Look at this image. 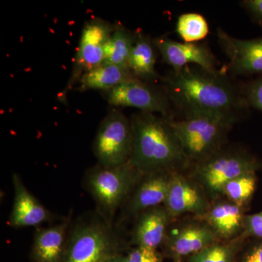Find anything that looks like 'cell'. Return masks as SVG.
Instances as JSON below:
<instances>
[{
    "mask_svg": "<svg viewBox=\"0 0 262 262\" xmlns=\"http://www.w3.org/2000/svg\"><path fill=\"white\" fill-rule=\"evenodd\" d=\"M211 203L204 189L187 172L173 174L163 204L173 220L186 215L203 216Z\"/></svg>",
    "mask_w": 262,
    "mask_h": 262,
    "instance_id": "7c38bea8",
    "label": "cell"
},
{
    "mask_svg": "<svg viewBox=\"0 0 262 262\" xmlns=\"http://www.w3.org/2000/svg\"><path fill=\"white\" fill-rule=\"evenodd\" d=\"M247 211L248 209L222 196L211 202L208 211L201 218L221 241H230L243 235Z\"/></svg>",
    "mask_w": 262,
    "mask_h": 262,
    "instance_id": "e0dca14e",
    "label": "cell"
},
{
    "mask_svg": "<svg viewBox=\"0 0 262 262\" xmlns=\"http://www.w3.org/2000/svg\"><path fill=\"white\" fill-rule=\"evenodd\" d=\"M177 32L184 42H199L209 34V26L199 13H184L177 20Z\"/></svg>",
    "mask_w": 262,
    "mask_h": 262,
    "instance_id": "cb8c5ba5",
    "label": "cell"
},
{
    "mask_svg": "<svg viewBox=\"0 0 262 262\" xmlns=\"http://www.w3.org/2000/svg\"><path fill=\"white\" fill-rule=\"evenodd\" d=\"M221 241L201 217L186 215L173 220L165 237L162 253L170 259L187 258L205 248Z\"/></svg>",
    "mask_w": 262,
    "mask_h": 262,
    "instance_id": "ba28073f",
    "label": "cell"
},
{
    "mask_svg": "<svg viewBox=\"0 0 262 262\" xmlns=\"http://www.w3.org/2000/svg\"><path fill=\"white\" fill-rule=\"evenodd\" d=\"M126 248L120 227L108 223L96 211L71 225L62 262H103Z\"/></svg>",
    "mask_w": 262,
    "mask_h": 262,
    "instance_id": "3957f363",
    "label": "cell"
},
{
    "mask_svg": "<svg viewBox=\"0 0 262 262\" xmlns=\"http://www.w3.org/2000/svg\"><path fill=\"white\" fill-rule=\"evenodd\" d=\"M174 173L161 170L143 173L120 209L115 225L121 227L125 222H134L143 211L163 205Z\"/></svg>",
    "mask_w": 262,
    "mask_h": 262,
    "instance_id": "8fae6325",
    "label": "cell"
},
{
    "mask_svg": "<svg viewBox=\"0 0 262 262\" xmlns=\"http://www.w3.org/2000/svg\"><path fill=\"white\" fill-rule=\"evenodd\" d=\"M163 89L181 117L194 114L241 119L250 106L242 90L225 72H209L194 65L171 70L160 78Z\"/></svg>",
    "mask_w": 262,
    "mask_h": 262,
    "instance_id": "6da1fadb",
    "label": "cell"
},
{
    "mask_svg": "<svg viewBox=\"0 0 262 262\" xmlns=\"http://www.w3.org/2000/svg\"><path fill=\"white\" fill-rule=\"evenodd\" d=\"M134 79L137 78L128 68L103 63L81 77L78 82L79 91H102L106 93Z\"/></svg>",
    "mask_w": 262,
    "mask_h": 262,
    "instance_id": "ffe728a7",
    "label": "cell"
},
{
    "mask_svg": "<svg viewBox=\"0 0 262 262\" xmlns=\"http://www.w3.org/2000/svg\"><path fill=\"white\" fill-rule=\"evenodd\" d=\"M115 27L98 18L91 19L84 24L75 55L73 71L67 87L60 95L61 99L66 98V94L74 84L78 83L84 74L103 64L105 47Z\"/></svg>",
    "mask_w": 262,
    "mask_h": 262,
    "instance_id": "9c48e42d",
    "label": "cell"
},
{
    "mask_svg": "<svg viewBox=\"0 0 262 262\" xmlns=\"http://www.w3.org/2000/svg\"><path fill=\"white\" fill-rule=\"evenodd\" d=\"M241 90L248 106L262 112V75L248 82Z\"/></svg>",
    "mask_w": 262,
    "mask_h": 262,
    "instance_id": "d4e9b609",
    "label": "cell"
},
{
    "mask_svg": "<svg viewBox=\"0 0 262 262\" xmlns=\"http://www.w3.org/2000/svg\"><path fill=\"white\" fill-rule=\"evenodd\" d=\"M103 262H126V256L124 253H119L108 258Z\"/></svg>",
    "mask_w": 262,
    "mask_h": 262,
    "instance_id": "f546056e",
    "label": "cell"
},
{
    "mask_svg": "<svg viewBox=\"0 0 262 262\" xmlns=\"http://www.w3.org/2000/svg\"><path fill=\"white\" fill-rule=\"evenodd\" d=\"M243 236L247 239L262 238V211L246 215Z\"/></svg>",
    "mask_w": 262,
    "mask_h": 262,
    "instance_id": "83f0119b",
    "label": "cell"
},
{
    "mask_svg": "<svg viewBox=\"0 0 262 262\" xmlns=\"http://www.w3.org/2000/svg\"><path fill=\"white\" fill-rule=\"evenodd\" d=\"M142 174L130 161L113 168L97 164L86 171L84 187L96 203V211L108 223L115 225V215Z\"/></svg>",
    "mask_w": 262,
    "mask_h": 262,
    "instance_id": "5b68a950",
    "label": "cell"
},
{
    "mask_svg": "<svg viewBox=\"0 0 262 262\" xmlns=\"http://www.w3.org/2000/svg\"><path fill=\"white\" fill-rule=\"evenodd\" d=\"M237 262H262V238L248 239L239 253Z\"/></svg>",
    "mask_w": 262,
    "mask_h": 262,
    "instance_id": "4316f807",
    "label": "cell"
},
{
    "mask_svg": "<svg viewBox=\"0 0 262 262\" xmlns=\"http://www.w3.org/2000/svg\"><path fill=\"white\" fill-rule=\"evenodd\" d=\"M170 119L144 112L131 117L133 144L129 161L141 173L189 170L190 165Z\"/></svg>",
    "mask_w": 262,
    "mask_h": 262,
    "instance_id": "7a4b0ae2",
    "label": "cell"
},
{
    "mask_svg": "<svg viewBox=\"0 0 262 262\" xmlns=\"http://www.w3.org/2000/svg\"><path fill=\"white\" fill-rule=\"evenodd\" d=\"M246 241L242 235L230 241H219L186 258V262H237Z\"/></svg>",
    "mask_w": 262,
    "mask_h": 262,
    "instance_id": "7402d4cb",
    "label": "cell"
},
{
    "mask_svg": "<svg viewBox=\"0 0 262 262\" xmlns=\"http://www.w3.org/2000/svg\"><path fill=\"white\" fill-rule=\"evenodd\" d=\"M163 61L172 70H180L188 65H194L207 71L217 72L216 58L204 43L178 42L169 37L153 39Z\"/></svg>",
    "mask_w": 262,
    "mask_h": 262,
    "instance_id": "5bb4252c",
    "label": "cell"
},
{
    "mask_svg": "<svg viewBox=\"0 0 262 262\" xmlns=\"http://www.w3.org/2000/svg\"><path fill=\"white\" fill-rule=\"evenodd\" d=\"M14 199L8 224L15 228L37 227L51 220L52 214L24 185L18 173L12 177Z\"/></svg>",
    "mask_w": 262,
    "mask_h": 262,
    "instance_id": "2e32d148",
    "label": "cell"
},
{
    "mask_svg": "<svg viewBox=\"0 0 262 262\" xmlns=\"http://www.w3.org/2000/svg\"><path fill=\"white\" fill-rule=\"evenodd\" d=\"M126 262H163L162 251L152 248L134 247L126 254Z\"/></svg>",
    "mask_w": 262,
    "mask_h": 262,
    "instance_id": "484cf974",
    "label": "cell"
},
{
    "mask_svg": "<svg viewBox=\"0 0 262 262\" xmlns=\"http://www.w3.org/2000/svg\"><path fill=\"white\" fill-rule=\"evenodd\" d=\"M241 5L262 28V0H244Z\"/></svg>",
    "mask_w": 262,
    "mask_h": 262,
    "instance_id": "f1b7e54d",
    "label": "cell"
},
{
    "mask_svg": "<svg viewBox=\"0 0 262 262\" xmlns=\"http://www.w3.org/2000/svg\"><path fill=\"white\" fill-rule=\"evenodd\" d=\"M256 172L242 174L227 183L222 190V196L248 209L257 188Z\"/></svg>",
    "mask_w": 262,
    "mask_h": 262,
    "instance_id": "603a6c76",
    "label": "cell"
},
{
    "mask_svg": "<svg viewBox=\"0 0 262 262\" xmlns=\"http://www.w3.org/2000/svg\"><path fill=\"white\" fill-rule=\"evenodd\" d=\"M132 144L130 120L119 110H113L98 126L93 151L98 165L113 168L129 162Z\"/></svg>",
    "mask_w": 262,
    "mask_h": 262,
    "instance_id": "52a82bcc",
    "label": "cell"
},
{
    "mask_svg": "<svg viewBox=\"0 0 262 262\" xmlns=\"http://www.w3.org/2000/svg\"><path fill=\"white\" fill-rule=\"evenodd\" d=\"M71 225L68 219L56 225L38 229L33 241L32 261H63Z\"/></svg>",
    "mask_w": 262,
    "mask_h": 262,
    "instance_id": "ac0fdd59",
    "label": "cell"
},
{
    "mask_svg": "<svg viewBox=\"0 0 262 262\" xmlns=\"http://www.w3.org/2000/svg\"><path fill=\"white\" fill-rule=\"evenodd\" d=\"M173 220L164 205L143 211L134 221L130 244L134 247L159 249Z\"/></svg>",
    "mask_w": 262,
    "mask_h": 262,
    "instance_id": "9a60e30c",
    "label": "cell"
},
{
    "mask_svg": "<svg viewBox=\"0 0 262 262\" xmlns=\"http://www.w3.org/2000/svg\"><path fill=\"white\" fill-rule=\"evenodd\" d=\"M106 100L114 106L138 108L140 112L161 114L174 118V110L165 91L154 84L134 79L119 84L105 93Z\"/></svg>",
    "mask_w": 262,
    "mask_h": 262,
    "instance_id": "30bf717a",
    "label": "cell"
},
{
    "mask_svg": "<svg viewBox=\"0 0 262 262\" xmlns=\"http://www.w3.org/2000/svg\"><path fill=\"white\" fill-rule=\"evenodd\" d=\"M157 49L154 41L142 32H136V39L128 60V69L136 78L155 83L161 77L156 71Z\"/></svg>",
    "mask_w": 262,
    "mask_h": 262,
    "instance_id": "d6986e66",
    "label": "cell"
},
{
    "mask_svg": "<svg viewBox=\"0 0 262 262\" xmlns=\"http://www.w3.org/2000/svg\"><path fill=\"white\" fill-rule=\"evenodd\" d=\"M262 169V161L247 149L227 144L201 163L193 165L187 173L199 183L211 201L222 198L226 184L236 177Z\"/></svg>",
    "mask_w": 262,
    "mask_h": 262,
    "instance_id": "8992f818",
    "label": "cell"
},
{
    "mask_svg": "<svg viewBox=\"0 0 262 262\" xmlns=\"http://www.w3.org/2000/svg\"><path fill=\"white\" fill-rule=\"evenodd\" d=\"M217 37L229 60L226 70L235 75H262V37L241 39L218 28Z\"/></svg>",
    "mask_w": 262,
    "mask_h": 262,
    "instance_id": "4fadbf2b",
    "label": "cell"
},
{
    "mask_svg": "<svg viewBox=\"0 0 262 262\" xmlns=\"http://www.w3.org/2000/svg\"><path fill=\"white\" fill-rule=\"evenodd\" d=\"M183 261H184L183 259H176L173 260V262H183Z\"/></svg>",
    "mask_w": 262,
    "mask_h": 262,
    "instance_id": "4dcf8cb0",
    "label": "cell"
},
{
    "mask_svg": "<svg viewBox=\"0 0 262 262\" xmlns=\"http://www.w3.org/2000/svg\"><path fill=\"white\" fill-rule=\"evenodd\" d=\"M136 39V32L122 27L115 26L104 53V64L128 68V60Z\"/></svg>",
    "mask_w": 262,
    "mask_h": 262,
    "instance_id": "44dd1931",
    "label": "cell"
},
{
    "mask_svg": "<svg viewBox=\"0 0 262 262\" xmlns=\"http://www.w3.org/2000/svg\"><path fill=\"white\" fill-rule=\"evenodd\" d=\"M238 120L235 117L194 114L170 118V122L191 167L227 145L229 134Z\"/></svg>",
    "mask_w": 262,
    "mask_h": 262,
    "instance_id": "277c9868",
    "label": "cell"
}]
</instances>
